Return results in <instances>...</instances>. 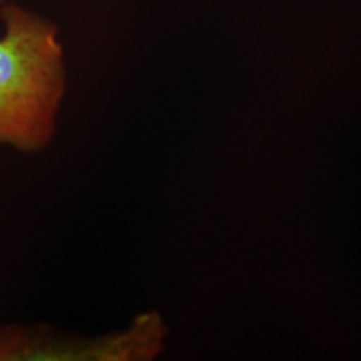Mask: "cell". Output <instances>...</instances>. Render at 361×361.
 Instances as JSON below:
<instances>
[{
  "label": "cell",
  "mask_w": 361,
  "mask_h": 361,
  "mask_svg": "<svg viewBox=\"0 0 361 361\" xmlns=\"http://www.w3.org/2000/svg\"><path fill=\"white\" fill-rule=\"evenodd\" d=\"M161 323L156 316H141L134 326L121 333L92 340L57 338L51 329L2 326L0 328V361L20 360H144L159 348Z\"/></svg>",
  "instance_id": "obj_2"
},
{
  "label": "cell",
  "mask_w": 361,
  "mask_h": 361,
  "mask_svg": "<svg viewBox=\"0 0 361 361\" xmlns=\"http://www.w3.org/2000/svg\"><path fill=\"white\" fill-rule=\"evenodd\" d=\"M0 17V144L37 154L54 139L66 96L64 49L44 17L7 2Z\"/></svg>",
  "instance_id": "obj_1"
},
{
  "label": "cell",
  "mask_w": 361,
  "mask_h": 361,
  "mask_svg": "<svg viewBox=\"0 0 361 361\" xmlns=\"http://www.w3.org/2000/svg\"><path fill=\"white\" fill-rule=\"evenodd\" d=\"M4 2H7V0H0V4H4Z\"/></svg>",
  "instance_id": "obj_3"
}]
</instances>
